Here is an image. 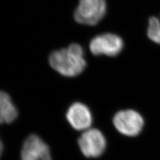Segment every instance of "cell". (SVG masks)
Returning <instances> with one entry per match:
<instances>
[{
	"instance_id": "obj_8",
	"label": "cell",
	"mask_w": 160,
	"mask_h": 160,
	"mask_svg": "<svg viewBox=\"0 0 160 160\" xmlns=\"http://www.w3.org/2000/svg\"><path fill=\"white\" fill-rule=\"evenodd\" d=\"M18 117V110L9 95L0 90V124L10 123Z\"/></svg>"
},
{
	"instance_id": "obj_6",
	"label": "cell",
	"mask_w": 160,
	"mask_h": 160,
	"mask_svg": "<svg viewBox=\"0 0 160 160\" xmlns=\"http://www.w3.org/2000/svg\"><path fill=\"white\" fill-rule=\"evenodd\" d=\"M22 160H52L48 145L36 135H31L24 142L21 152Z\"/></svg>"
},
{
	"instance_id": "obj_3",
	"label": "cell",
	"mask_w": 160,
	"mask_h": 160,
	"mask_svg": "<svg viewBox=\"0 0 160 160\" xmlns=\"http://www.w3.org/2000/svg\"><path fill=\"white\" fill-rule=\"evenodd\" d=\"M80 150L87 158H98L104 152L106 140L103 134L97 129H88L78 139Z\"/></svg>"
},
{
	"instance_id": "obj_5",
	"label": "cell",
	"mask_w": 160,
	"mask_h": 160,
	"mask_svg": "<svg viewBox=\"0 0 160 160\" xmlns=\"http://www.w3.org/2000/svg\"><path fill=\"white\" fill-rule=\"evenodd\" d=\"M123 47L122 39L113 33L99 35L92 39L89 43V49L95 56L106 55L116 56L122 52Z\"/></svg>"
},
{
	"instance_id": "obj_4",
	"label": "cell",
	"mask_w": 160,
	"mask_h": 160,
	"mask_svg": "<svg viewBox=\"0 0 160 160\" xmlns=\"http://www.w3.org/2000/svg\"><path fill=\"white\" fill-rule=\"evenodd\" d=\"M118 131L127 136H136L143 127V119L141 115L131 109L118 112L113 119Z\"/></svg>"
},
{
	"instance_id": "obj_1",
	"label": "cell",
	"mask_w": 160,
	"mask_h": 160,
	"mask_svg": "<svg viewBox=\"0 0 160 160\" xmlns=\"http://www.w3.org/2000/svg\"><path fill=\"white\" fill-rule=\"evenodd\" d=\"M49 62L53 69L66 77L78 76L86 66L83 49L78 43H72L68 48L52 52Z\"/></svg>"
},
{
	"instance_id": "obj_9",
	"label": "cell",
	"mask_w": 160,
	"mask_h": 160,
	"mask_svg": "<svg viewBox=\"0 0 160 160\" xmlns=\"http://www.w3.org/2000/svg\"><path fill=\"white\" fill-rule=\"evenodd\" d=\"M148 36L153 42L160 44V20L152 17L149 20Z\"/></svg>"
},
{
	"instance_id": "obj_7",
	"label": "cell",
	"mask_w": 160,
	"mask_h": 160,
	"mask_svg": "<svg viewBox=\"0 0 160 160\" xmlns=\"http://www.w3.org/2000/svg\"><path fill=\"white\" fill-rule=\"evenodd\" d=\"M66 118L72 127L76 130L89 129L92 123V116L89 109L82 103H74L67 112Z\"/></svg>"
},
{
	"instance_id": "obj_10",
	"label": "cell",
	"mask_w": 160,
	"mask_h": 160,
	"mask_svg": "<svg viewBox=\"0 0 160 160\" xmlns=\"http://www.w3.org/2000/svg\"><path fill=\"white\" fill-rule=\"evenodd\" d=\"M3 149V143H2V141H1V139H0V158H1L2 155Z\"/></svg>"
},
{
	"instance_id": "obj_2",
	"label": "cell",
	"mask_w": 160,
	"mask_h": 160,
	"mask_svg": "<svg viewBox=\"0 0 160 160\" xmlns=\"http://www.w3.org/2000/svg\"><path fill=\"white\" fill-rule=\"evenodd\" d=\"M106 0H79L74 12V19L78 23L96 26L106 13Z\"/></svg>"
}]
</instances>
